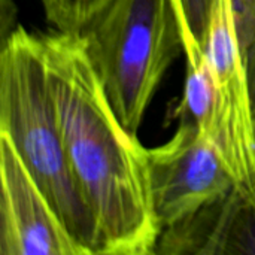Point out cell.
<instances>
[{
    "label": "cell",
    "instance_id": "cell-10",
    "mask_svg": "<svg viewBox=\"0 0 255 255\" xmlns=\"http://www.w3.org/2000/svg\"><path fill=\"white\" fill-rule=\"evenodd\" d=\"M108 0H42L46 21L57 31L78 33Z\"/></svg>",
    "mask_w": 255,
    "mask_h": 255
},
{
    "label": "cell",
    "instance_id": "cell-6",
    "mask_svg": "<svg viewBox=\"0 0 255 255\" xmlns=\"http://www.w3.org/2000/svg\"><path fill=\"white\" fill-rule=\"evenodd\" d=\"M0 255H88L0 134Z\"/></svg>",
    "mask_w": 255,
    "mask_h": 255
},
{
    "label": "cell",
    "instance_id": "cell-5",
    "mask_svg": "<svg viewBox=\"0 0 255 255\" xmlns=\"http://www.w3.org/2000/svg\"><path fill=\"white\" fill-rule=\"evenodd\" d=\"M203 54L218 90L214 114L203 131L221 152L238 191L255 199V114L229 0L215 4Z\"/></svg>",
    "mask_w": 255,
    "mask_h": 255
},
{
    "label": "cell",
    "instance_id": "cell-1",
    "mask_svg": "<svg viewBox=\"0 0 255 255\" xmlns=\"http://www.w3.org/2000/svg\"><path fill=\"white\" fill-rule=\"evenodd\" d=\"M49 88L75 181L91 208L99 255L155 254L145 149L120 123L78 33L42 34Z\"/></svg>",
    "mask_w": 255,
    "mask_h": 255
},
{
    "label": "cell",
    "instance_id": "cell-2",
    "mask_svg": "<svg viewBox=\"0 0 255 255\" xmlns=\"http://www.w3.org/2000/svg\"><path fill=\"white\" fill-rule=\"evenodd\" d=\"M0 134L6 136L70 235L99 255L96 217L72 173L49 88L42 34L12 30L0 52Z\"/></svg>",
    "mask_w": 255,
    "mask_h": 255
},
{
    "label": "cell",
    "instance_id": "cell-8",
    "mask_svg": "<svg viewBox=\"0 0 255 255\" xmlns=\"http://www.w3.org/2000/svg\"><path fill=\"white\" fill-rule=\"evenodd\" d=\"M218 0H176L184 27V52L187 64L203 55L212 13Z\"/></svg>",
    "mask_w": 255,
    "mask_h": 255
},
{
    "label": "cell",
    "instance_id": "cell-4",
    "mask_svg": "<svg viewBox=\"0 0 255 255\" xmlns=\"http://www.w3.org/2000/svg\"><path fill=\"white\" fill-rule=\"evenodd\" d=\"M148 190L161 229L179 227L238 190L214 140L197 126L179 121L166 143L146 148Z\"/></svg>",
    "mask_w": 255,
    "mask_h": 255
},
{
    "label": "cell",
    "instance_id": "cell-3",
    "mask_svg": "<svg viewBox=\"0 0 255 255\" xmlns=\"http://www.w3.org/2000/svg\"><path fill=\"white\" fill-rule=\"evenodd\" d=\"M78 34L120 123L137 136L166 70L184 51L176 0H108Z\"/></svg>",
    "mask_w": 255,
    "mask_h": 255
},
{
    "label": "cell",
    "instance_id": "cell-7",
    "mask_svg": "<svg viewBox=\"0 0 255 255\" xmlns=\"http://www.w3.org/2000/svg\"><path fill=\"white\" fill-rule=\"evenodd\" d=\"M206 254L255 255V199L236 190L215 206Z\"/></svg>",
    "mask_w": 255,
    "mask_h": 255
},
{
    "label": "cell",
    "instance_id": "cell-9",
    "mask_svg": "<svg viewBox=\"0 0 255 255\" xmlns=\"http://www.w3.org/2000/svg\"><path fill=\"white\" fill-rule=\"evenodd\" d=\"M229 7L248 76L255 114V0H229Z\"/></svg>",
    "mask_w": 255,
    "mask_h": 255
}]
</instances>
